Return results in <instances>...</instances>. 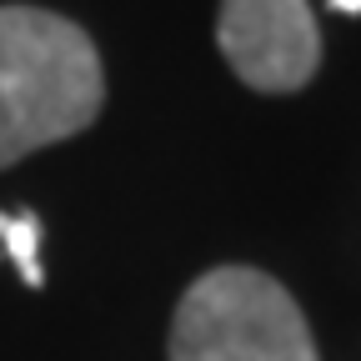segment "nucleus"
Returning a JSON list of instances; mask_svg holds the SVG:
<instances>
[{
	"instance_id": "nucleus-3",
	"label": "nucleus",
	"mask_w": 361,
	"mask_h": 361,
	"mask_svg": "<svg viewBox=\"0 0 361 361\" xmlns=\"http://www.w3.org/2000/svg\"><path fill=\"white\" fill-rule=\"evenodd\" d=\"M216 45L231 71L266 96L301 90L322 66V30L306 0H221Z\"/></svg>"
},
{
	"instance_id": "nucleus-1",
	"label": "nucleus",
	"mask_w": 361,
	"mask_h": 361,
	"mask_svg": "<svg viewBox=\"0 0 361 361\" xmlns=\"http://www.w3.org/2000/svg\"><path fill=\"white\" fill-rule=\"evenodd\" d=\"M106 71L90 35L40 6H0V166L101 116Z\"/></svg>"
},
{
	"instance_id": "nucleus-2",
	"label": "nucleus",
	"mask_w": 361,
	"mask_h": 361,
	"mask_svg": "<svg viewBox=\"0 0 361 361\" xmlns=\"http://www.w3.org/2000/svg\"><path fill=\"white\" fill-rule=\"evenodd\" d=\"M171 361H322L296 296L256 266H216L180 296Z\"/></svg>"
},
{
	"instance_id": "nucleus-4",
	"label": "nucleus",
	"mask_w": 361,
	"mask_h": 361,
	"mask_svg": "<svg viewBox=\"0 0 361 361\" xmlns=\"http://www.w3.org/2000/svg\"><path fill=\"white\" fill-rule=\"evenodd\" d=\"M35 241H40L35 216H0V251H11V261L20 266V276H25L30 286H40V256H35Z\"/></svg>"
},
{
	"instance_id": "nucleus-5",
	"label": "nucleus",
	"mask_w": 361,
	"mask_h": 361,
	"mask_svg": "<svg viewBox=\"0 0 361 361\" xmlns=\"http://www.w3.org/2000/svg\"><path fill=\"white\" fill-rule=\"evenodd\" d=\"M336 11H346V16H361V0H331Z\"/></svg>"
}]
</instances>
